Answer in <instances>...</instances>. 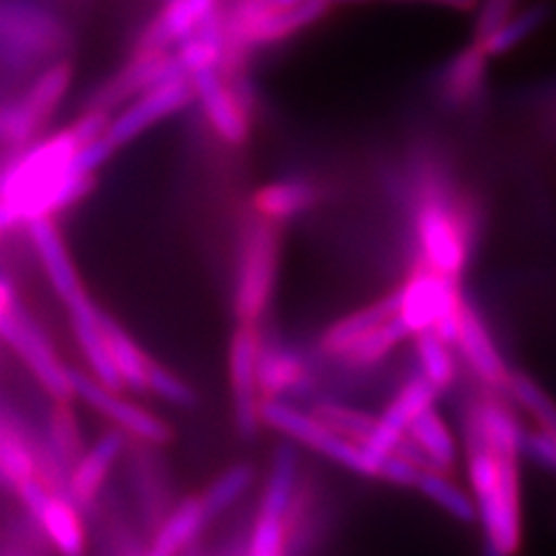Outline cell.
<instances>
[{
	"mask_svg": "<svg viewBox=\"0 0 556 556\" xmlns=\"http://www.w3.org/2000/svg\"><path fill=\"white\" fill-rule=\"evenodd\" d=\"M521 437L510 408L496 399L471 406L466 415V462L476 513L494 554H515L521 545L519 471Z\"/></svg>",
	"mask_w": 556,
	"mask_h": 556,
	"instance_id": "1",
	"label": "cell"
},
{
	"mask_svg": "<svg viewBox=\"0 0 556 556\" xmlns=\"http://www.w3.org/2000/svg\"><path fill=\"white\" fill-rule=\"evenodd\" d=\"M79 147L75 132L65 128L0 172V202L12 208L16 223L51 218L89 193L96 179L75 165Z\"/></svg>",
	"mask_w": 556,
	"mask_h": 556,
	"instance_id": "2",
	"label": "cell"
},
{
	"mask_svg": "<svg viewBox=\"0 0 556 556\" xmlns=\"http://www.w3.org/2000/svg\"><path fill=\"white\" fill-rule=\"evenodd\" d=\"M332 10L327 0H232L223 8L225 59L220 70H237L253 49L283 42L320 22Z\"/></svg>",
	"mask_w": 556,
	"mask_h": 556,
	"instance_id": "3",
	"label": "cell"
},
{
	"mask_svg": "<svg viewBox=\"0 0 556 556\" xmlns=\"http://www.w3.org/2000/svg\"><path fill=\"white\" fill-rule=\"evenodd\" d=\"M278 274V230L274 220L253 223L241 243L235 313L239 325H255L274 298Z\"/></svg>",
	"mask_w": 556,
	"mask_h": 556,
	"instance_id": "4",
	"label": "cell"
},
{
	"mask_svg": "<svg viewBox=\"0 0 556 556\" xmlns=\"http://www.w3.org/2000/svg\"><path fill=\"white\" fill-rule=\"evenodd\" d=\"M462 306L464 300L457 288V278L427 267L413 274L408 283L399 290L396 316L404 320L410 334L433 329L445 343H455Z\"/></svg>",
	"mask_w": 556,
	"mask_h": 556,
	"instance_id": "5",
	"label": "cell"
},
{
	"mask_svg": "<svg viewBox=\"0 0 556 556\" xmlns=\"http://www.w3.org/2000/svg\"><path fill=\"white\" fill-rule=\"evenodd\" d=\"M67 42L63 24L38 0H0V56L30 63L61 51Z\"/></svg>",
	"mask_w": 556,
	"mask_h": 556,
	"instance_id": "6",
	"label": "cell"
},
{
	"mask_svg": "<svg viewBox=\"0 0 556 556\" xmlns=\"http://www.w3.org/2000/svg\"><path fill=\"white\" fill-rule=\"evenodd\" d=\"M73 81V65L59 61L33 81L24 98L0 108V144L26 147L56 112Z\"/></svg>",
	"mask_w": 556,
	"mask_h": 556,
	"instance_id": "7",
	"label": "cell"
},
{
	"mask_svg": "<svg viewBox=\"0 0 556 556\" xmlns=\"http://www.w3.org/2000/svg\"><path fill=\"white\" fill-rule=\"evenodd\" d=\"M0 337L12 348V351L24 359L28 371L38 378L42 390L54 399H73V378L70 369L61 362L54 348H51L47 334L40 329L28 313L20 306L12 304L0 320Z\"/></svg>",
	"mask_w": 556,
	"mask_h": 556,
	"instance_id": "8",
	"label": "cell"
},
{
	"mask_svg": "<svg viewBox=\"0 0 556 556\" xmlns=\"http://www.w3.org/2000/svg\"><path fill=\"white\" fill-rule=\"evenodd\" d=\"M260 415H263L265 425L286 433L290 441L308 445L316 452H320V455L334 459L345 468H351L355 473L369 476V466L364 462L362 447L353 441L339 437V433L329 427H325L313 413L294 408L281 402V399H265L263 406H260Z\"/></svg>",
	"mask_w": 556,
	"mask_h": 556,
	"instance_id": "9",
	"label": "cell"
},
{
	"mask_svg": "<svg viewBox=\"0 0 556 556\" xmlns=\"http://www.w3.org/2000/svg\"><path fill=\"white\" fill-rule=\"evenodd\" d=\"M195 98V89L190 77H174L151 86V89L137 93L128 108L110 118V126L104 130V139L116 151L124 144L132 142L151 126L161 124L163 118L177 114Z\"/></svg>",
	"mask_w": 556,
	"mask_h": 556,
	"instance_id": "10",
	"label": "cell"
},
{
	"mask_svg": "<svg viewBox=\"0 0 556 556\" xmlns=\"http://www.w3.org/2000/svg\"><path fill=\"white\" fill-rule=\"evenodd\" d=\"M260 334L255 325H239L230 341V386L235 404V425L241 439H255L260 431V380H257Z\"/></svg>",
	"mask_w": 556,
	"mask_h": 556,
	"instance_id": "11",
	"label": "cell"
},
{
	"mask_svg": "<svg viewBox=\"0 0 556 556\" xmlns=\"http://www.w3.org/2000/svg\"><path fill=\"white\" fill-rule=\"evenodd\" d=\"M437 394L439 390L420 374L410 378L404 390L394 396V402L376 420L371 437L359 445L364 462L369 466V476L378 473L382 459L390 455L399 439L408 431V425L415 420V415L422 413L427 406H433Z\"/></svg>",
	"mask_w": 556,
	"mask_h": 556,
	"instance_id": "12",
	"label": "cell"
},
{
	"mask_svg": "<svg viewBox=\"0 0 556 556\" xmlns=\"http://www.w3.org/2000/svg\"><path fill=\"white\" fill-rule=\"evenodd\" d=\"M417 237L427 265L450 278H459L466 265V235L459 216L447 204L429 198L417 212Z\"/></svg>",
	"mask_w": 556,
	"mask_h": 556,
	"instance_id": "13",
	"label": "cell"
},
{
	"mask_svg": "<svg viewBox=\"0 0 556 556\" xmlns=\"http://www.w3.org/2000/svg\"><path fill=\"white\" fill-rule=\"evenodd\" d=\"M70 378H73V392L79 396L84 404H89L93 410L108 417L114 425H118L124 431L132 433L139 441H147L153 445H163L172 441V429L161 417L153 413L139 408L137 404L128 402L116 390L104 388L100 380L84 371L70 369Z\"/></svg>",
	"mask_w": 556,
	"mask_h": 556,
	"instance_id": "14",
	"label": "cell"
},
{
	"mask_svg": "<svg viewBox=\"0 0 556 556\" xmlns=\"http://www.w3.org/2000/svg\"><path fill=\"white\" fill-rule=\"evenodd\" d=\"M16 492H20L28 513L40 521L51 545L67 556L81 554L84 529L73 501L51 492L40 478L26 480Z\"/></svg>",
	"mask_w": 556,
	"mask_h": 556,
	"instance_id": "15",
	"label": "cell"
},
{
	"mask_svg": "<svg viewBox=\"0 0 556 556\" xmlns=\"http://www.w3.org/2000/svg\"><path fill=\"white\" fill-rule=\"evenodd\" d=\"M193 81L195 98H200L208 124L214 126L216 135L228 144H243L249 139V112L243 102L235 93L232 86H228L220 77L218 67H204L190 75Z\"/></svg>",
	"mask_w": 556,
	"mask_h": 556,
	"instance_id": "16",
	"label": "cell"
},
{
	"mask_svg": "<svg viewBox=\"0 0 556 556\" xmlns=\"http://www.w3.org/2000/svg\"><path fill=\"white\" fill-rule=\"evenodd\" d=\"M220 10V0H165L135 49H172L188 38L208 16Z\"/></svg>",
	"mask_w": 556,
	"mask_h": 556,
	"instance_id": "17",
	"label": "cell"
},
{
	"mask_svg": "<svg viewBox=\"0 0 556 556\" xmlns=\"http://www.w3.org/2000/svg\"><path fill=\"white\" fill-rule=\"evenodd\" d=\"M70 311V323H73V332L77 337V343L81 348V353L89 362V367L93 371V378L100 380L104 388L121 392L124 390V382H121V376L114 367L112 355L108 341H104V332L100 325V311L98 306L89 300V294H79L77 300L65 304Z\"/></svg>",
	"mask_w": 556,
	"mask_h": 556,
	"instance_id": "18",
	"label": "cell"
},
{
	"mask_svg": "<svg viewBox=\"0 0 556 556\" xmlns=\"http://www.w3.org/2000/svg\"><path fill=\"white\" fill-rule=\"evenodd\" d=\"M464 357L471 364V369L478 374L482 382H486L490 388H503L506 390V382L510 378V371L503 362L501 353L496 351V345L486 332L484 323L478 318V313L464 302L462 306V316H459V329H457V341H455Z\"/></svg>",
	"mask_w": 556,
	"mask_h": 556,
	"instance_id": "19",
	"label": "cell"
},
{
	"mask_svg": "<svg viewBox=\"0 0 556 556\" xmlns=\"http://www.w3.org/2000/svg\"><path fill=\"white\" fill-rule=\"evenodd\" d=\"M30 228V239L35 243V251H38L42 267L47 271V278L51 288L56 290L59 298L70 304L73 300H77L79 294H84L86 290L81 288V281L77 276V269L70 260V253L63 243V237L59 232V228L51 218H38L28 223Z\"/></svg>",
	"mask_w": 556,
	"mask_h": 556,
	"instance_id": "20",
	"label": "cell"
},
{
	"mask_svg": "<svg viewBox=\"0 0 556 556\" xmlns=\"http://www.w3.org/2000/svg\"><path fill=\"white\" fill-rule=\"evenodd\" d=\"M121 450H124V437L110 431L98 439L89 452L79 455V459L73 464V473L67 478V498L75 506L89 508L98 498V492L102 490L104 480H108L110 468L118 459Z\"/></svg>",
	"mask_w": 556,
	"mask_h": 556,
	"instance_id": "21",
	"label": "cell"
},
{
	"mask_svg": "<svg viewBox=\"0 0 556 556\" xmlns=\"http://www.w3.org/2000/svg\"><path fill=\"white\" fill-rule=\"evenodd\" d=\"M294 490H298V450L290 443H283L274 452L257 521L283 527L288 531V515L294 503Z\"/></svg>",
	"mask_w": 556,
	"mask_h": 556,
	"instance_id": "22",
	"label": "cell"
},
{
	"mask_svg": "<svg viewBox=\"0 0 556 556\" xmlns=\"http://www.w3.org/2000/svg\"><path fill=\"white\" fill-rule=\"evenodd\" d=\"M399 311V290L390 298L380 300L371 306H364L359 311H355L353 316H348L343 320H339L337 325H332L327 329L320 339V348L327 355L334 357H345V353L362 339L367 337L371 329H376L380 323L390 320L392 316H396Z\"/></svg>",
	"mask_w": 556,
	"mask_h": 556,
	"instance_id": "23",
	"label": "cell"
},
{
	"mask_svg": "<svg viewBox=\"0 0 556 556\" xmlns=\"http://www.w3.org/2000/svg\"><path fill=\"white\" fill-rule=\"evenodd\" d=\"M212 519L204 508L202 494L198 496H186L177 508H174L155 533L153 538V547L151 554L155 556H172L181 552L188 543H193L198 533L202 531V527L206 521Z\"/></svg>",
	"mask_w": 556,
	"mask_h": 556,
	"instance_id": "24",
	"label": "cell"
},
{
	"mask_svg": "<svg viewBox=\"0 0 556 556\" xmlns=\"http://www.w3.org/2000/svg\"><path fill=\"white\" fill-rule=\"evenodd\" d=\"M318 200V190L311 181L304 179H283L260 188L253 204L255 212L267 220H288L304 214Z\"/></svg>",
	"mask_w": 556,
	"mask_h": 556,
	"instance_id": "25",
	"label": "cell"
},
{
	"mask_svg": "<svg viewBox=\"0 0 556 556\" xmlns=\"http://www.w3.org/2000/svg\"><path fill=\"white\" fill-rule=\"evenodd\" d=\"M257 380L260 392H265V399H281L283 394L298 392L306 386V367L290 351H281V348L263 351V345H260Z\"/></svg>",
	"mask_w": 556,
	"mask_h": 556,
	"instance_id": "26",
	"label": "cell"
},
{
	"mask_svg": "<svg viewBox=\"0 0 556 556\" xmlns=\"http://www.w3.org/2000/svg\"><path fill=\"white\" fill-rule=\"evenodd\" d=\"M100 325L124 388H130L135 392H147L149 355L124 332V329H121V325H116L110 316H104L102 311H100Z\"/></svg>",
	"mask_w": 556,
	"mask_h": 556,
	"instance_id": "27",
	"label": "cell"
},
{
	"mask_svg": "<svg viewBox=\"0 0 556 556\" xmlns=\"http://www.w3.org/2000/svg\"><path fill=\"white\" fill-rule=\"evenodd\" d=\"M486 59L490 56H486L482 47L473 40L447 63L443 75V93L447 96V100L462 104L473 100L482 91Z\"/></svg>",
	"mask_w": 556,
	"mask_h": 556,
	"instance_id": "28",
	"label": "cell"
},
{
	"mask_svg": "<svg viewBox=\"0 0 556 556\" xmlns=\"http://www.w3.org/2000/svg\"><path fill=\"white\" fill-rule=\"evenodd\" d=\"M552 14L549 3H535L519 12H513L506 22L496 26L492 33H486L482 40H476L486 56H503L513 51L517 45L525 42L529 35L541 28Z\"/></svg>",
	"mask_w": 556,
	"mask_h": 556,
	"instance_id": "29",
	"label": "cell"
},
{
	"mask_svg": "<svg viewBox=\"0 0 556 556\" xmlns=\"http://www.w3.org/2000/svg\"><path fill=\"white\" fill-rule=\"evenodd\" d=\"M406 433L427 452L433 466L441 468V471L452 468V464H455L457 443L452 439L443 417L433 410V406H427L422 413H417Z\"/></svg>",
	"mask_w": 556,
	"mask_h": 556,
	"instance_id": "30",
	"label": "cell"
},
{
	"mask_svg": "<svg viewBox=\"0 0 556 556\" xmlns=\"http://www.w3.org/2000/svg\"><path fill=\"white\" fill-rule=\"evenodd\" d=\"M415 486L447 515L464 521V525H471V521L478 519L473 496H468L455 482L445 478L441 468H425V471L417 476Z\"/></svg>",
	"mask_w": 556,
	"mask_h": 556,
	"instance_id": "31",
	"label": "cell"
},
{
	"mask_svg": "<svg viewBox=\"0 0 556 556\" xmlns=\"http://www.w3.org/2000/svg\"><path fill=\"white\" fill-rule=\"evenodd\" d=\"M30 478H38V457L20 431L0 420V480L20 490Z\"/></svg>",
	"mask_w": 556,
	"mask_h": 556,
	"instance_id": "32",
	"label": "cell"
},
{
	"mask_svg": "<svg viewBox=\"0 0 556 556\" xmlns=\"http://www.w3.org/2000/svg\"><path fill=\"white\" fill-rule=\"evenodd\" d=\"M49 445L51 457L61 466H73L81 455V437L75 410L70 408V399H56L49 415Z\"/></svg>",
	"mask_w": 556,
	"mask_h": 556,
	"instance_id": "33",
	"label": "cell"
},
{
	"mask_svg": "<svg viewBox=\"0 0 556 556\" xmlns=\"http://www.w3.org/2000/svg\"><path fill=\"white\" fill-rule=\"evenodd\" d=\"M410 332L399 316H392L390 320L380 323L367 337H362L351 351L345 353V359L357 364V367H371V364L380 362L392 348H396L404 339H408Z\"/></svg>",
	"mask_w": 556,
	"mask_h": 556,
	"instance_id": "34",
	"label": "cell"
},
{
	"mask_svg": "<svg viewBox=\"0 0 556 556\" xmlns=\"http://www.w3.org/2000/svg\"><path fill=\"white\" fill-rule=\"evenodd\" d=\"M417 359H420L422 376L437 390H445L455 380V359H452L447 345L433 329H422L415 334Z\"/></svg>",
	"mask_w": 556,
	"mask_h": 556,
	"instance_id": "35",
	"label": "cell"
},
{
	"mask_svg": "<svg viewBox=\"0 0 556 556\" xmlns=\"http://www.w3.org/2000/svg\"><path fill=\"white\" fill-rule=\"evenodd\" d=\"M506 392L533 417L538 425H541L543 431L556 437V404L535 380H531L525 374H510L506 382Z\"/></svg>",
	"mask_w": 556,
	"mask_h": 556,
	"instance_id": "36",
	"label": "cell"
},
{
	"mask_svg": "<svg viewBox=\"0 0 556 556\" xmlns=\"http://www.w3.org/2000/svg\"><path fill=\"white\" fill-rule=\"evenodd\" d=\"M253 480H255V468L251 464H237L228 468L223 476H218L212 482V486L202 494L208 517H216L228 510L230 506H235L237 498H241L249 492Z\"/></svg>",
	"mask_w": 556,
	"mask_h": 556,
	"instance_id": "37",
	"label": "cell"
},
{
	"mask_svg": "<svg viewBox=\"0 0 556 556\" xmlns=\"http://www.w3.org/2000/svg\"><path fill=\"white\" fill-rule=\"evenodd\" d=\"M313 415L318 417V420L329 427L332 431H337L339 437L353 441L357 445H362L371 437L374 425H376V417L355 410V408H348V406H339V404H318L313 408Z\"/></svg>",
	"mask_w": 556,
	"mask_h": 556,
	"instance_id": "38",
	"label": "cell"
},
{
	"mask_svg": "<svg viewBox=\"0 0 556 556\" xmlns=\"http://www.w3.org/2000/svg\"><path fill=\"white\" fill-rule=\"evenodd\" d=\"M147 390L159 394L165 402L179 406V408H193L195 406V392L190 390L184 380H179L172 371L161 367L159 362L149 357L147 367Z\"/></svg>",
	"mask_w": 556,
	"mask_h": 556,
	"instance_id": "39",
	"label": "cell"
},
{
	"mask_svg": "<svg viewBox=\"0 0 556 556\" xmlns=\"http://www.w3.org/2000/svg\"><path fill=\"white\" fill-rule=\"evenodd\" d=\"M517 0H480L478 8V20H476V30H473V40H482L486 33H492L496 26H501L508 16L515 12Z\"/></svg>",
	"mask_w": 556,
	"mask_h": 556,
	"instance_id": "40",
	"label": "cell"
},
{
	"mask_svg": "<svg viewBox=\"0 0 556 556\" xmlns=\"http://www.w3.org/2000/svg\"><path fill=\"white\" fill-rule=\"evenodd\" d=\"M420 471H422V468H417L415 464H410L402 455H396V452H390V455L382 459L376 478L388 480V482H392L396 486H415Z\"/></svg>",
	"mask_w": 556,
	"mask_h": 556,
	"instance_id": "41",
	"label": "cell"
},
{
	"mask_svg": "<svg viewBox=\"0 0 556 556\" xmlns=\"http://www.w3.org/2000/svg\"><path fill=\"white\" fill-rule=\"evenodd\" d=\"M521 450H525L533 462L556 471V437H552V433L543 429L525 433V437H521Z\"/></svg>",
	"mask_w": 556,
	"mask_h": 556,
	"instance_id": "42",
	"label": "cell"
},
{
	"mask_svg": "<svg viewBox=\"0 0 556 556\" xmlns=\"http://www.w3.org/2000/svg\"><path fill=\"white\" fill-rule=\"evenodd\" d=\"M388 3H422V5L455 10V12H473L478 10L480 0H388Z\"/></svg>",
	"mask_w": 556,
	"mask_h": 556,
	"instance_id": "43",
	"label": "cell"
},
{
	"mask_svg": "<svg viewBox=\"0 0 556 556\" xmlns=\"http://www.w3.org/2000/svg\"><path fill=\"white\" fill-rule=\"evenodd\" d=\"M14 304V290L12 283L5 281V278H0V320L5 318V313L10 311V306Z\"/></svg>",
	"mask_w": 556,
	"mask_h": 556,
	"instance_id": "44",
	"label": "cell"
},
{
	"mask_svg": "<svg viewBox=\"0 0 556 556\" xmlns=\"http://www.w3.org/2000/svg\"><path fill=\"white\" fill-rule=\"evenodd\" d=\"M14 225H20V223H16L12 208L5 202H0V237H3L8 230H12Z\"/></svg>",
	"mask_w": 556,
	"mask_h": 556,
	"instance_id": "45",
	"label": "cell"
},
{
	"mask_svg": "<svg viewBox=\"0 0 556 556\" xmlns=\"http://www.w3.org/2000/svg\"><path fill=\"white\" fill-rule=\"evenodd\" d=\"M329 5H367V3H371V0H327Z\"/></svg>",
	"mask_w": 556,
	"mask_h": 556,
	"instance_id": "46",
	"label": "cell"
}]
</instances>
